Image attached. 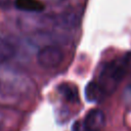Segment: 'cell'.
<instances>
[{
	"label": "cell",
	"mask_w": 131,
	"mask_h": 131,
	"mask_svg": "<svg viewBox=\"0 0 131 131\" xmlns=\"http://www.w3.org/2000/svg\"><path fill=\"white\" fill-rule=\"evenodd\" d=\"M127 72V60L125 58L115 59L107 62L99 76V86L104 93H112Z\"/></svg>",
	"instance_id": "6da1fadb"
},
{
	"label": "cell",
	"mask_w": 131,
	"mask_h": 131,
	"mask_svg": "<svg viewBox=\"0 0 131 131\" xmlns=\"http://www.w3.org/2000/svg\"><path fill=\"white\" fill-rule=\"evenodd\" d=\"M62 59V50L54 45H46L37 53V61L44 69H54L61 63Z\"/></svg>",
	"instance_id": "7a4b0ae2"
},
{
	"label": "cell",
	"mask_w": 131,
	"mask_h": 131,
	"mask_svg": "<svg viewBox=\"0 0 131 131\" xmlns=\"http://www.w3.org/2000/svg\"><path fill=\"white\" fill-rule=\"evenodd\" d=\"M104 123H105L104 114L102 111L97 108H93L89 111L83 120V124L87 131H100L103 128Z\"/></svg>",
	"instance_id": "3957f363"
},
{
	"label": "cell",
	"mask_w": 131,
	"mask_h": 131,
	"mask_svg": "<svg viewBox=\"0 0 131 131\" xmlns=\"http://www.w3.org/2000/svg\"><path fill=\"white\" fill-rule=\"evenodd\" d=\"M84 93H85V98L87 101L89 102H96V101H99L102 96L105 94L103 92V90L101 89V87L99 86V84L97 82H89L86 87H85V90H84Z\"/></svg>",
	"instance_id": "277c9868"
},
{
	"label": "cell",
	"mask_w": 131,
	"mask_h": 131,
	"mask_svg": "<svg viewBox=\"0 0 131 131\" xmlns=\"http://www.w3.org/2000/svg\"><path fill=\"white\" fill-rule=\"evenodd\" d=\"M14 5L17 9L26 12H41L44 10V4L39 0H15Z\"/></svg>",
	"instance_id": "5b68a950"
},
{
	"label": "cell",
	"mask_w": 131,
	"mask_h": 131,
	"mask_svg": "<svg viewBox=\"0 0 131 131\" xmlns=\"http://www.w3.org/2000/svg\"><path fill=\"white\" fill-rule=\"evenodd\" d=\"M15 54V49L13 45L7 40L0 38V63L5 62L12 58Z\"/></svg>",
	"instance_id": "8992f818"
},
{
	"label": "cell",
	"mask_w": 131,
	"mask_h": 131,
	"mask_svg": "<svg viewBox=\"0 0 131 131\" xmlns=\"http://www.w3.org/2000/svg\"><path fill=\"white\" fill-rule=\"evenodd\" d=\"M59 92L61 93V95L69 101H76L78 99V92L77 89L75 87H73L72 85L69 84H60L58 87Z\"/></svg>",
	"instance_id": "52a82bcc"
},
{
	"label": "cell",
	"mask_w": 131,
	"mask_h": 131,
	"mask_svg": "<svg viewBox=\"0 0 131 131\" xmlns=\"http://www.w3.org/2000/svg\"><path fill=\"white\" fill-rule=\"evenodd\" d=\"M78 21V18L76 16V14L74 12H67V13H63L59 19L57 20L58 25L63 27V28H72V27H75V25L77 24Z\"/></svg>",
	"instance_id": "ba28073f"
},
{
	"label": "cell",
	"mask_w": 131,
	"mask_h": 131,
	"mask_svg": "<svg viewBox=\"0 0 131 131\" xmlns=\"http://www.w3.org/2000/svg\"><path fill=\"white\" fill-rule=\"evenodd\" d=\"M73 131H87L82 121H77L73 125Z\"/></svg>",
	"instance_id": "9c48e42d"
},
{
	"label": "cell",
	"mask_w": 131,
	"mask_h": 131,
	"mask_svg": "<svg viewBox=\"0 0 131 131\" xmlns=\"http://www.w3.org/2000/svg\"><path fill=\"white\" fill-rule=\"evenodd\" d=\"M10 5H11V0H0L1 8H8Z\"/></svg>",
	"instance_id": "30bf717a"
}]
</instances>
